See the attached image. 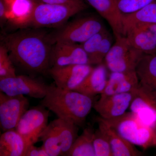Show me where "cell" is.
I'll list each match as a JSON object with an SVG mask.
<instances>
[{"label":"cell","instance_id":"15","mask_svg":"<svg viewBox=\"0 0 156 156\" xmlns=\"http://www.w3.org/2000/svg\"><path fill=\"white\" fill-rule=\"evenodd\" d=\"M144 123L151 126V116L156 118V98L139 84L134 91V96L129 107Z\"/></svg>","mask_w":156,"mask_h":156},{"label":"cell","instance_id":"22","mask_svg":"<svg viewBox=\"0 0 156 156\" xmlns=\"http://www.w3.org/2000/svg\"><path fill=\"white\" fill-rule=\"evenodd\" d=\"M123 36L135 27L146 24H156V0L138 11L128 14H123Z\"/></svg>","mask_w":156,"mask_h":156},{"label":"cell","instance_id":"10","mask_svg":"<svg viewBox=\"0 0 156 156\" xmlns=\"http://www.w3.org/2000/svg\"><path fill=\"white\" fill-rule=\"evenodd\" d=\"M91 65L76 64L62 67H51L48 71L57 87L73 90L93 69Z\"/></svg>","mask_w":156,"mask_h":156},{"label":"cell","instance_id":"32","mask_svg":"<svg viewBox=\"0 0 156 156\" xmlns=\"http://www.w3.org/2000/svg\"><path fill=\"white\" fill-rule=\"evenodd\" d=\"M8 8L5 0H0V19L3 22L8 18Z\"/></svg>","mask_w":156,"mask_h":156},{"label":"cell","instance_id":"30","mask_svg":"<svg viewBox=\"0 0 156 156\" xmlns=\"http://www.w3.org/2000/svg\"><path fill=\"white\" fill-rule=\"evenodd\" d=\"M113 45L112 36L109 32L101 42L95 56L92 59L91 65H99L102 63Z\"/></svg>","mask_w":156,"mask_h":156},{"label":"cell","instance_id":"21","mask_svg":"<svg viewBox=\"0 0 156 156\" xmlns=\"http://www.w3.org/2000/svg\"><path fill=\"white\" fill-rule=\"evenodd\" d=\"M28 147L15 129L5 131L0 137L1 156H25Z\"/></svg>","mask_w":156,"mask_h":156},{"label":"cell","instance_id":"1","mask_svg":"<svg viewBox=\"0 0 156 156\" xmlns=\"http://www.w3.org/2000/svg\"><path fill=\"white\" fill-rule=\"evenodd\" d=\"M6 48L12 61L28 71L44 73L50 68L51 50L44 37L23 33L9 36Z\"/></svg>","mask_w":156,"mask_h":156},{"label":"cell","instance_id":"26","mask_svg":"<svg viewBox=\"0 0 156 156\" xmlns=\"http://www.w3.org/2000/svg\"><path fill=\"white\" fill-rule=\"evenodd\" d=\"M16 76V71L5 46L0 47V80Z\"/></svg>","mask_w":156,"mask_h":156},{"label":"cell","instance_id":"3","mask_svg":"<svg viewBox=\"0 0 156 156\" xmlns=\"http://www.w3.org/2000/svg\"><path fill=\"white\" fill-rule=\"evenodd\" d=\"M84 0L63 4L37 2L28 24L35 27H55L87 9Z\"/></svg>","mask_w":156,"mask_h":156},{"label":"cell","instance_id":"12","mask_svg":"<svg viewBox=\"0 0 156 156\" xmlns=\"http://www.w3.org/2000/svg\"><path fill=\"white\" fill-rule=\"evenodd\" d=\"M133 96L134 92L100 97L99 100L94 102L93 108L102 119H112L126 113Z\"/></svg>","mask_w":156,"mask_h":156},{"label":"cell","instance_id":"29","mask_svg":"<svg viewBox=\"0 0 156 156\" xmlns=\"http://www.w3.org/2000/svg\"><path fill=\"white\" fill-rule=\"evenodd\" d=\"M154 0H117V6L123 14L134 13Z\"/></svg>","mask_w":156,"mask_h":156},{"label":"cell","instance_id":"13","mask_svg":"<svg viewBox=\"0 0 156 156\" xmlns=\"http://www.w3.org/2000/svg\"><path fill=\"white\" fill-rule=\"evenodd\" d=\"M125 36L134 48L143 54H156V24H146L131 28Z\"/></svg>","mask_w":156,"mask_h":156},{"label":"cell","instance_id":"28","mask_svg":"<svg viewBox=\"0 0 156 156\" xmlns=\"http://www.w3.org/2000/svg\"><path fill=\"white\" fill-rule=\"evenodd\" d=\"M93 144L95 156H113L107 137L98 128L94 132Z\"/></svg>","mask_w":156,"mask_h":156},{"label":"cell","instance_id":"25","mask_svg":"<svg viewBox=\"0 0 156 156\" xmlns=\"http://www.w3.org/2000/svg\"><path fill=\"white\" fill-rule=\"evenodd\" d=\"M40 140L49 156L61 155L60 138L53 121L48 124L41 134Z\"/></svg>","mask_w":156,"mask_h":156},{"label":"cell","instance_id":"7","mask_svg":"<svg viewBox=\"0 0 156 156\" xmlns=\"http://www.w3.org/2000/svg\"><path fill=\"white\" fill-rule=\"evenodd\" d=\"M41 105L27 110L20 120L16 130L28 146L34 145L48 125L49 110Z\"/></svg>","mask_w":156,"mask_h":156},{"label":"cell","instance_id":"33","mask_svg":"<svg viewBox=\"0 0 156 156\" xmlns=\"http://www.w3.org/2000/svg\"><path fill=\"white\" fill-rule=\"evenodd\" d=\"M39 2L48 4H63L69 3L74 0H38Z\"/></svg>","mask_w":156,"mask_h":156},{"label":"cell","instance_id":"6","mask_svg":"<svg viewBox=\"0 0 156 156\" xmlns=\"http://www.w3.org/2000/svg\"><path fill=\"white\" fill-rule=\"evenodd\" d=\"M105 27L102 20L95 16H88L75 20L58 32L54 42L81 44Z\"/></svg>","mask_w":156,"mask_h":156},{"label":"cell","instance_id":"24","mask_svg":"<svg viewBox=\"0 0 156 156\" xmlns=\"http://www.w3.org/2000/svg\"><path fill=\"white\" fill-rule=\"evenodd\" d=\"M95 131L92 127L84 129L78 136L66 156H95L93 139Z\"/></svg>","mask_w":156,"mask_h":156},{"label":"cell","instance_id":"18","mask_svg":"<svg viewBox=\"0 0 156 156\" xmlns=\"http://www.w3.org/2000/svg\"><path fill=\"white\" fill-rule=\"evenodd\" d=\"M106 67V66L102 63L98 65L73 90L91 98L101 94L105 88L108 80Z\"/></svg>","mask_w":156,"mask_h":156},{"label":"cell","instance_id":"31","mask_svg":"<svg viewBox=\"0 0 156 156\" xmlns=\"http://www.w3.org/2000/svg\"><path fill=\"white\" fill-rule=\"evenodd\" d=\"M25 156H49V155L43 146L37 147L34 145H31L27 148Z\"/></svg>","mask_w":156,"mask_h":156},{"label":"cell","instance_id":"27","mask_svg":"<svg viewBox=\"0 0 156 156\" xmlns=\"http://www.w3.org/2000/svg\"><path fill=\"white\" fill-rule=\"evenodd\" d=\"M108 33L109 31L107 29L104 28L81 44V46L89 57L90 65H91L92 59L95 56L101 42Z\"/></svg>","mask_w":156,"mask_h":156},{"label":"cell","instance_id":"8","mask_svg":"<svg viewBox=\"0 0 156 156\" xmlns=\"http://www.w3.org/2000/svg\"><path fill=\"white\" fill-rule=\"evenodd\" d=\"M48 86L41 81L23 75L0 80L1 92L9 95H27L43 99L48 92Z\"/></svg>","mask_w":156,"mask_h":156},{"label":"cell","instance_id":"2","mask_svg":"<svg viewBox=\"0 0 156 156\" xmlns=\"http://www.w3.org/2000/svg\"><path fill=\"white\" fill-rule=\"evenodd\" d=\"M40 102L58 118L78 126L83 125L94 103L92 98L74 90L61 89L53 84L49 85L46 96Z\"/></svg>","mask_w":156,"mask_h":156},{"label":"cell","instance_id":"16","mask_svg":"<svg viewBox=\"0 0 156 156\" xmlns=\"http://www.w3.org/2000/svg\"><path fill=\"white\" fill-rule=\"evenodd\" d=\"M139 85L136 71L127 72H111L100 97L115 94L134 92Z\"/></svg>","mask_w":156,"mask_h":156},{"label":"cell","instance_id":"5","mask_svg":"<svg viewBox=\"0 0 156 156\" xmlns=\"http://www.w3.org/2000/svg\"><path fill=\"white\" fill-rule=\"evenodd\" d=\"M143 55L126 36H119L115 37V42L105 58V65L111 72L134 71Z\"/></svg>","mask_w":156,"mask_h":156},{"label":"cell","instance_id":"23","mask_svg":"<svg viewBox=\"0 0 156 156\" xmlns=\"http://www.w3.org/2000/svg\"><path fill=\"white\" fill-rule=\"evenodd\" d=\"M53 122L60 138L61 156H66L78 136V126L59 118Z\"/></svg>","mask_w":156,"mask_h":156},{"label":"cell","instance_id":"34","mask_svg":"<svg viewBox=\"0 0 156 156\" xmlns=\"http://www.w3.org/2000/svg\"><path fill=\"white\" fill-rule=\"evenodd\" d=\"M156 147V126L154 129L152 136L150 142L148 145V147Z\"/></svg>","mask_w":156,"mask_h":156},{"label":"cell","instance_id":"20","mask_svg":"<svg viewBox=\"0 0 156 156\" xmlns=\"http://www.w3.org/2000/svg\"><path fill=\"white\" fill-rule=\"evenodd\" d=\"M8 8V18L14 25H28L36 2L34 0H5Z\"/></svg>","mask_w":156,"mask_h":156},{"label":"cell","instance_id":"14","mask_svg":"<svg viewBox=\"0 0 156 156\" xmlns=\"http://www.w3.org/2000/svg\"><path fill=\"white\" fill-rule=\"evenodd\" d=\"M98 128L106 136L111 147L113 156H137L142 154L134 144L120 135L106 120L101 117L96 119Z\"/></svg>","mask_w":156,"mask_h":156},{"label":"cell","instance_id":"17","mask_svg":"<svg viewBox=\"0 0 156 156\" xmlns=\"http://www.w3.org/2000/svg\"><path fill=\"white\" fill-rule=\"evenodd\" d=\"M101 16L106 20L113 31L115 37L123 36V14L120 12L117 0H87Z\"/></svg>","mask_w":156,"mask_h":156},{"label":"cell","instance_id":"9","mask_svg":"<svg viewBox=\"0 0 156 156\" xmlns=\"http://www.w3.org/2000/svg\"><path fill=\"white\" fill-rule=\"evenodd\" d=\"M29 101L24 95H9L0 92V125L3 131L15 129Z\"/></svg>","mask_w":156,"mask_h":156},{"label":"cell","instance_id":"11","mask_svg":"<svg viewBox=\"0 0 156 156\" xmlns=\"http://www.w3.org/2000/svg\"><path fill=\"white\" fill-rule=\"evenodd\" d=\"M76 64H90L88 55L80 44L56 42L52 48L50 67Z\"/></svg>","mask_w":156,"mask_h":156},{"label":"cell","instance_id":"19","mask_svg":"<svg viewBox=\"0 0 156 156\" xmlns=\"http://www.w3.org/2000/svg\"><path fill=\"white\" fill-rule=\"evenodd\" d=\"M139 84L156 98V54H144L136 66Z\"/></svg>","mask_w":156,"mask_h":156},{"label":"cell","instance_id":"4","mask_svg":"<svg viewBox=\"0 0 156 156\" xmlns=\"http://www.w3.org/2000/svg\"><path fill=\"white\" fill-rule=\"evenodd\" d=\"M105 120L120 135L132 144L144 148L148 147L154 129L135 114L126 112L121 116Z\"/></svg>","mask_w":156,"mask_h":156}]
</instances>
